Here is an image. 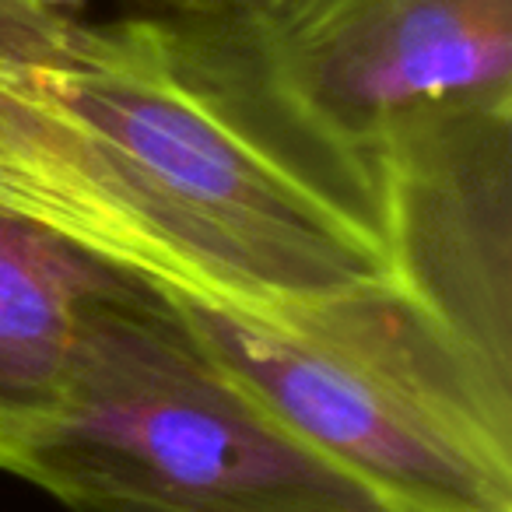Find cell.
Masks as SVG:
<instances>
[{"instance_id":"6da1fadb","label":"cell","mask_w":512,"mask_h":512,"mask_svg":"<svg viewBox=\"0 0 512 512\" xmlns=\"http://www.w3.org/2000/svg\"><path fill=\"white\" fill-rule=\"evenodd\" d=\"M0 78L78 137L204 306L281 320L390 285L376 165L281 88L253 15L0 0Z\"/></svg>"},{"instance_id":"7a4b0ae2","label":"cell","mask_w":512,"mask_h":512,"mask_svg":"<svg viewBox=\"0 0 512 512\" xmlns=\"http://www.w3.org/2000/svg\"><path fill=\"white\" fill-rule=\"evenodd\" d=\"M8 474L64 509L383 512L355 477L256 404L176 299L127 278L85 313L64 390Z\"/></svg>"},{"instance_id":"3957f363","label":"cell","mask_w":512,"mask_h":512,"mask_svg":"<svg viewBox=\"0 0 512 512\" xmlns=\"http://www.w3.org/2000/svg\"><path fill=\"white\" fill-rule=\"evenodd\" d=\"M218 365L393 512H512V393L393 285L281 320L176 299Z\"/></svg>"},{"instance_id":"277c9868","label":"cell","mask_w":512,"mask_h":512,"mask_svg":"<svg viewBox=\"0 0 512 512\" xmlns=\"http://www.w3.org/2000/svg\"><path fill=\"white\" fill-rule=\"evenodd\" d=\"M369 158L390 285L512 393V99L400 120Z\"/></svg>"},{"instance_id":"5b68a950","label":"cell","mask_w":512,"mask_h":512,"mask_svg":"<svg viewBox=\"0 0 512 512\" xmlns=\"http://www.w3.org/2000/svg\"><path fill=\"white\" fill-rule=\"evenodd\" d=\"M253 25L281 88L358 155L428 109L512 99V0H274Z\"/></svg>"},{"instance_id":"8992f818","label":"cell","mask_w":512,"mask_h":512,"mask_svg":"<svg viewBox=\"0 0 512 512\" xmlns=\"http://www.w3.org/2000/svg\"><path fill=\"white\" fill-rule=\"evenodd\" d=\"M127 278L53 228L0 211V470L57 407L85 313Z\"/></svg>"},{"instance_id":"52a82bcc","label":"cell","mask_w":512,"mask_h":512,"mask_svg":"<svg viewBox=\"0 0 512 512\" xmlns=\"http://www.w3.org/2000/svg\"><path fill=\"white\" fill-rule=\"evenodd\" d=\"M151 11H193V15H260L274 0H137Z\"/></svg>"},{"instance_id":"ba28073f","label":"cell","mask_w":512,"mask_h":512,"mask_svg":"<svg viewBox=\"0 0 512 512\" xmlns=\"http://www.w3.org/2000/svg\"><path fill=\"white\" fill-rule=\"evenodd\" d=\"M36 8H46V11H60V15H88L95 0H29Z\"/></svg>"},{"instance_id":"9c48e42d","label":"cell","mask_w":512,"mask_h":512,"mask_svg":"<svg viewBox=\"0 0 512 512\" xmlns=\"http://www.w3.org/2000/svg\"><path fill=\"white\" fill-rule=\"evenodd\" d=\"M71 512H162V509H144V505H120V502H88V505H74ZM393 512V509H383Z\"/></svg>"}]
</instances>
